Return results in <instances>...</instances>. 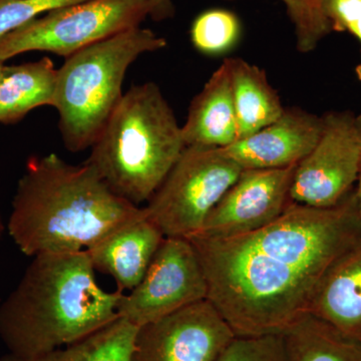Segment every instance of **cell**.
I'll use <instances>...</instances> for the list:
<instances>
[{
  "label": "cell",
  "instance_id": "6da1fadb",
  "mask_svg": "<svg viewBox=\"0 0 361 361\" xmlns=\"http://www.w3.org/2000/svg\"><path fill=\"white\" fill-rule=\"evenodd\" d=\"M142 208L115 193L92 166L56 154L33 157L18 180L7 223L26 256L87 250Z\"/></svg>",
  "mask_w": 361,
  "mask_h": 361
},
{
  "label": "cell",
  "instance_id": "7a4b0ae2",
  "mask_svg": "<svg viewBox=\"0 0 361 361\" xmlns=\"http://www.w3.org/2000/svg\"><path fill=\"white\" fill-rule=\"evenodd\" d=\"M123 293L99 286L87 250L39 254L0 305V339L20 357L63 348L118 319Z\"/></svg>",
  "mask_w": 361,
  "mask_h": 361
},
{
  "label": "cell",
  "instance_id": "3957f363",
  "mask_svg": "<svg viewBox=\"0 0 361 361\" xmlns=\"http://www.w3.org/2000/svg\"><path fill=\"white\" fill-rule=\"evenodd\" d=\"M185 148L174 111L160 87L149 82L123 94L85 163L116 196L140 207L153 196Z\"/></svg>",
  "mask_w": 361,
  "mask_h": 361
},
{
  "label": "cell",
  "instance_id": "277c9868",
  "mask_svg": "<svg viewBox=\"0 0 361 361\" xmlns=\"http://www.w3.org/2000/svg\"><path fill=\"white\" fill-rule=\"evenodd\" d=\"M166 47L164 37L139 26L66 59L58 68L52 106L68 151L78 153L92 146L122 99L130 66L142 54Z\"/></svg>",
  "mask_w": 361,
  "mask_h": 361
},
{
  "label": "cell",
  "instance_id": "5b68a950",
  "mask_svg": "<svg viewBox=\"0 0 361 361\" xmlns=\"http://www.w3.org/2000/svg\"><path fill=\"white\" fill-rule=\"evenodd\" d=\"M243 169L221 148L186 146L147 202V217L165 237L197 234Z\"/></svg>",
  "mask_w": 361,
  "mask_h": 361
},
{
  "label": "cell",
  "instance_id": "8992f818",
  "mask_svg": "<svg viewBox=\"0 0 361 361\" xmlns=\"http://www.w3.org/2000/svg\"><path fill=\"white\" fill-rule=\"evenodd\" d=\"M149 0H87L35 18L0 39V61L30 51L68 58L90 45L141 26L153 16Z\"/></svg>",
  "mask_w": 361,
  "mask_h": 361
},
{
  "label": "cell",
  "instance_id": "52a82bcc",
  "mask_svg": "<svg viewBox=\"0 0 361 361\" xmlns=\"http://www.w3.org/2000/svg\"><path fill=\"white\" fill-rule=\"evenodd\" d=\"M208 287L189 239L165 237L139 284L118 301V317L141 327L205 300Z\"/></svg>",
  "mask_w": 361,
  "mask_h": 361
},
{
  "label": "cell",
  "instance_id": "ba28073f",
  "mask_svg": "<svg viewBox=\"0 0 361 361\" xmlns=\"http://www.w3.org/2000/svg\"><path fill=\"white\" fill-rule=\"evenodd\" d=\"M322 118V135L312 151L297 164L290 188L293 203L315 208L341 203L353 192L360 173L355 116L334 111Z\"/></svg>",
  "mask_w": 361,
  "mask_h": 361
},
{
  "label": "cell",
  "instance_id": "9c48e42d",
  "mask_svg": "<svg viewBox=\"0 0 361 361\" xmlns=\"http://www.w3.org/2000/svg\"><path fill=\"white\" fill-rule=\"evenodd\" d=\"M235 336L205 299L139 327L132 361H216Z\"/></svg>",
  "mask_w": 361,
  "mask_h": 361
},
{
  "label": "cell",
  "instance_id": "30bf717a",
  "mask_svg": "<svg viewBox=\"0 0 361 361\" xmlns=\"http://www.w3.org/2000/svg\"><path fill=\"white\" fill-rule=\"evenodd\" d=\"M296 166L244 169L195 235L235 238L274 222L291 203L290 188Z\"/></svg>",
  "mask_w": 361,
  "mask_h": 361
},
{
  "label": "cell",
  "instance_id": "8fae6325",
  "mask_svg": "<svg viewBox=\"0 0 361 361\" xmlns=\"http://www.w3.org/2000/svg\"><path fill=\"white\" fill-rule=\"evenodd\" d=\"M323 118L300 108H285L278 120L221 148L242 169H281L297 165L312 151Z\"/></svg>",
  "mask_w": 361,
  "mask_h": 361
},
{
  "label": "cell",
  "instance_id": "7c38bea8",
  "mask_svg": "<svg viewBox=\"0 0 361 361\" xmlns=\"http://www.w3.org/2000/svg\"><path fill=\"white\" fill-rule=\"evenodd\" d=\"M164 238L142 208L141 215L116 228L87 252L94 270L113 278L118 290L130 291L144 277Z\"/></svg>",
  "mask_w": 361,
  "mask_h": 361
},
{
  "label": "cell",
  "instance_id": "4fadbf2b",
  "mask_svg": "<svg viewBox=\"0 0 361 361\" xmlns=\"http://www.w3.org/2000/svg\"><path fill=\"white\" fill-rule=\"evenodd\" d=\"M308 312L361 344V238L325 271Z\"/></svg>",
  "mask_w": 361,
  "mask_h": 361
},
{
  "label": "cell",
  "instance_id": "5bb4252c",
  "mask_svg": "<svg viewBox=\"0 0 361 361\" xmlns=\"http://www.w3.org/2000/svg\"><path fill=\"white\" fill-rule=\"evenodd\" d=\"M186 146L226 148L239 139L230 59H225L190 104L182 126Z\"/></svg>",
  "mask_w": 361,
  "mask_h": 361
},
{
  "label": "cell",
  "instance_id": "9a60e30c",
  "mask_svg": "<svg viewBox=\"0 0 361 361\" xmlns=\"http://www.w3.org/2000/svg\"><path fill=\"white\" fill-rule=\"evenodd\" d=\"M58 68L44 56L39 61L4 66L0 82V123L20 122L28 113L54 104Z\"/></svg>",
  "mask_w": 361,
  "mask_h": 361
},
{
  "label": "cell",
  "instance_id": "2e32d148",
  "mask_svg": "<svg viewBox=\"0 0 361 361\" xmlns=\"http://www.w3.org/2000/svg\"><path fill=\"white\" fill-rule=\"evenodd\" d=\"M229 59L238 135L242 139L275 122L285 108L264 70L243 59Z\"/></svg>",
  "mask_w": 361,
  "mask_h": 361
},
{
  "label": "cell",
  "instance_id": "e0dca14e",
  "mask_svg": "<svg viewBox=\"0 0 361 361\" xmlns=\"http://www.w3.org/2000/svg\"><path fill=\"white\" fill-rule=\"evenodd\" d=\"M289 361H361V344L304 313L282 332Z\"/></svg>",
  "mask_w": 361,
  "mask_h": 361
},
{
  "label": "cell",
  "instance_id": "ac0fdd59",
  "mask_svg": "<svg viewBox=\"0 0 361 361\" xmlns=\"http://www.w3.org/2000/svg\"><path fill=\"white\" fill-rule=\"evenodd\" d=\"M139 327L118 317L90 336L35 357L7 353L0 361H132Z\"/></svg>",
  "mask_w": 361,
  "mask_h": 361
},
{
  "label": "cell",
  "instance_id": "d6986e66",
  "mask_svg": "<svg viewBox=\"0 0 361 361\" xmlns=\"http://www.w3.org/2000/svg\"><path fill=\"white\" fill-rule=\"evenodd\" d=\"M241 32L238 16L222 8L208 9L199 14L190 30L195 49L207 56H219L231 51L239 42Z\"/></svg>",
  "mask_w": 361,
  "mask_h": 361
},
{
  "label": "cell",
  "instance_id": "ffe728a7",
  "mask_svg": "<svg viewBox=\"0 0 361 361\" xmlns=\"http://www.w3.org/2000/svg\"><path fill=\"white\" fill-rule=\"evenodd\" d=\"M233 1V0H231ZM295 30L296 49L302 54L314 51L332 30L325 11V0H281Z\"/></svg>",
  "mask_w": 361,
  "mask_h": 361
},
{
  "label": "cell",
  "instance_id": "44dd1931",
  "mask_svg": "<svg viewBox=\"0 0 361 361\" xmlns=\"http://www.w3.org/2000/svg\"><path fill=\"white\" fill-rule=\"evenodd\" d=\"M216 361H289L282 334L235 336Z\"/></svg>",
  "mask_w": 361,
  "mask_h": 361
},
{
  "label": "cell",
  "instance_id": "7402d4cb",
  "mask_svg": "<svg viewBox=\"0 0 361 361\" xmlns=\"http://www.w3.org/2000/svg\"><path fill=\"white\" fill-rule=\"evenodd\" d=\"M87 0H0V39L39 16Z\"/></svg>",
  "mask_w": 361,
  "mask_h": 361
},
{
  "label": "cell",
  "instance_id": "603a6c76",
  "mask_svg": "<svg viewBox=\"0 0 361 361\" xmlns=\"http://www.w3.org/2000/svg\"><path fill=\"white\" fill-rule=\"evenodd\" d=\"M325 11L332 30L350 32L361 44V0H325ZM355 73L361 82V63Z\"/></svg>",
  "mask_w": 361,
  "mask_h": 361
},
{
  "label": "cell",
  "instance_id": "cb8c5ba5",
  "mask_svg": "<svg viewBox=\"0 0 361 361\" xmlns=\"http://www.w3.org/2000/svg\"><path fill=\"white\" fill-rule=\"evenodd\" d=\"M153 6L154 13L152 18L157 21L167 20L175 14V6L172 0H149Z\"/></svg>",
  "mask_w": 361,
  "mask_h": 361
},
{
  "label": "cell",
  "instance_id": "d4e9b609",
  "mask_svg": "<svg viewBox=\"0 0 361 361\" xmlns=\"http://www.w3.org/2000/svg\"><path fill=\"white\" fill-rule=\"evenodd\" d=\"M356 129H357L358 139H360V173H358V187L356 190V195H357L358 206H360V212L361 215V115L355 118Z\"/></svg>",
  "mask_w": 361,
  "mask_h": 361
},
{
  "label": "cell",
  "instance_id": "484cf974",
  "mask_svg": "<svg viewBox=\"0 0 361 361\" xmlns=\"http://www.w3.org/2000/svg\"><path fill=\"white\" fill-rule=\"evenodd\" d=\"M4 220H2L1 212H0V240H1L2 235H4Z\"/></svg>",
  "mask_w": 361,
  "mask_h": 361
},
{
  "label": "cell",
  "instance_id": "4316f807",
  "mask_svg": "<svg viewBox=\"0 0 361 361\" xmlns=\"http://www.w3.org/2000/svg\"><path fill=\"white\" fill-rule=\"evenodd\" d=\"M4 63H1V61H0V82H1L2 71H4Z\"/></svg>",
  "mask_w": 361,
  "mask_h": 361
}]
</instances>
